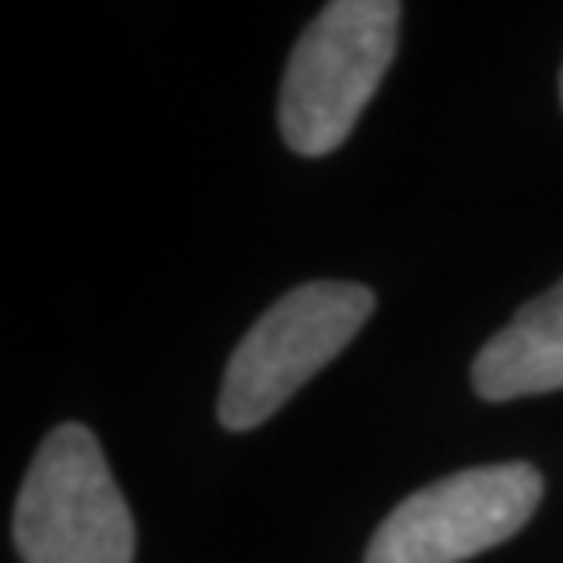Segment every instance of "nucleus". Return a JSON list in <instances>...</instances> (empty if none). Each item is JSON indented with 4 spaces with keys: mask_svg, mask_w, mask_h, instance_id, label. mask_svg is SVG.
<instances>
[{
    "mask_svg": "<svg viewBox=\"0 0 563 563\" xmlns=\"http://www.w3.org/2000/svg\"><path fill=\"white\" fill-rule=\"evenodd\" d=\"M396 0H333L300 33L278 92V129L292 154L325 157L352 136L399 48Z\"/></svg>",
    "mask_w": 563,
    "mask_h": 563,
    "instance_id": "nucleus-1",
    "label": "nucleus"
},
{
    "mask_svg": "<svg viewBox=\"0 0 563 563\" xmlns=\"http://www.w3.org/2000/svg\"><path fill=\"white\" fill-rule=\"evenodd\" d=\"M374 292L358 282H308L275 300L250 325L223 374L217 418L253 432L286 407L325 363L352 344L374 314Z\"/></svg>",
    "mask_w": 563,
    "mask_h": 563,
    "instance_id": "nucleus-2",
    "label": "nucleus"
},
{
    "mask_svg": "<svg viewBox=\"0 0 563 563\" xmlns=\"http://www.w3.org/2000/svg\"><path fill=\"white\" fill-rule=\"evenodd\" d=\"M15 549L26 563H132L136 523L103 446L85 424H59L22 479Z\"/></svg>",
    "mask_w": 563,
    "mask_h": 563,
    "instance_id": "nucleus-3",
    "label": "nucleus"
},
{
    "mask_svg": "<svg viewBox=\"0 0 563 563\" xmlns=\"http://www.w3.org/2000/svg\"><path fill=\"white\" fill-rule=\"evenodd\" d=\"M542 498L545 479L531 461L454 472L399 501L363 563H465L523 531Z\"/></svg>",
    "mask_w": 563,
    "mask_h": 563,
    "instance_id": "nucleus-4",
    "label": "nucleus"
},
{
    "mask_svg": "<svg viewBox=\"0 0 563 563\" xmlns=\"http://www.w3.org/2000/svg\"><path fill=\"white\" fill-rule=\"evenodd\" d=\"M472 388L490 402L563 388V278L516 311L472 363Z\"/></svg>",
    "mask_w": 563,
    "mask_h": 563,
    "instance_id": "nucleus-5",
    "label": "nucleus"
},
{
    "mask_svg": "<svg viewBox=\"0 0 563 563\" xmlns=\"http://www.w3.org/2000/svg\"><path fill=\"white\" fill-rule=\"evenodd\" d=\"M560 103H563V74H560Z\"/></svg>",
    "mask_w": 563,
    "mask_h": 563,
    "instance_id": "nucleus-6",
    "label": "nucleus"
}]
</instances>
